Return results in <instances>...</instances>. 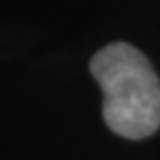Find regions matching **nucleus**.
<instances>
[{
  "instance_id": "obj_1",
  "label": "nucleus",
  "mask_w": 160,
  "mask_h": 160,
  "mask_svg": "<svg viewBox=\"0 0 160 160\" xmlns=\"http://www.w3.org/2000/svg\"><path fill=\"white\" fill-rule=\"evenodd\" d=\"M92 75L104 96L108 129L127 139H143L160 127V79L137 48L117 42L92 58Z\"/></svg>"
}]
</instances>
